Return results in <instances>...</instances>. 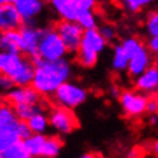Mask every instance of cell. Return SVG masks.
<instances>
[{"label": "cell", "mask_w": 158, "mask_h": 158, "mask_svg": "<svg viewBox=\"0 0 158 158\" xmlns=\"http://www.w3.org/2000/svg\"><path fill=\"white\" fill-rule=\"evenodd\" d=\"M148 98L141 91L126 90L119 94V103L127 117H141L148 109Z\"/></svg>", "instance_id": "7"}, {"label": "cell", "mask_w": 158, "mask_h": 158, "mask_svg": "<svg viewBox=\"0 0 158 158\" xmlns=\"http://www.w3.org/2000/svg\"><path fill=\"white\" fill-rule=\"evenodd\" d=\"M79 158H97L95 154H91V153H87V154H83V156H81Z\"/></svg>", "instance_id": "35"}, {"label": "cell", "mask_w": 158, "mask_h": 158, "mask_svg": "<svg viewBox=\"0 0 158 158\" xmlns=\"http://www.w3.org/2000/svg\"><path fill=\"white\" fill-rule=\"evenodd\" d=\"M54 101L58 106L67 109H75L79 105H82L87 99V91L86 89L81 87L73 82H64L56 89L54 94Z\"/></svg>", "instance_id": "5"}, {"label": "cell", "mask_w": 158, "mask_h": 158, "mask_svg": "<svg viewBox=\"0 0 158 158\" xmlns=\"http://www.w3.org/2000/svg\"><path fill=\"white\" fill-rule=\"evenodd\" d=\"M23 26H24V20L14 3L0 4V32L18 31L22 30Z\"/></svg>", "instance_id": "10"}, {"label": "cell", "mask_w": 158, "mask_h": 158, "mask_svg": "<svg viewBox=\"0 0 158 158\" xmlns=\"http://www.w3.org/2000/svg\"><path fill=\"white\" fill-rule=\"evenodd\" d=\"M135 89L143 94L158 93V66H150L143 74L135 78Z\"/></svg>", "instance_id": "14"}, {"label": "cell", "mask_w": 158, "mask_h": 158, "mask_svg": "<svg viewBox=\"0 0 158 158\" xmlns=\"http://www.w3.org/2000/svg\"><path fill=\"white\" fill-rule=\"evenodd\" d=\"M3 3H15V0H2Z\"/></svg>", "instance_id": "36"}, {"label": "cell", "mask_w": 158, "mask_h": 158, "mask_svg": "<svg viewBox=\"0 0 158 158\" xmlns=\"http://www.w3.org/2000/svg\"><path fill=\"white\" fill-rule=\"evenodd\" d=\"M95 6H97V0H78L77 3V8L79 12H82V11H93Z\"/></svg>", "instance_id": "30"}, {"label": "cell", "mask_w": 158, "mask_h": 158, "mask_svg": "<svg viewBox=\"0 0 158 158\" xmlns=\"http://www.w3.org/2000/svg\"><path fill=\"white\" fill-rule=\"evenodd\" d=\"M0 74L11 77L16 86H30L34 79L35 64L31 58L22 54L0 51Z\"/></svg>", "instance_id": "2"}, {"label": "cell", "mask_w": 158, "mask_h": 158, "mask_svg": "<svg viewBox=\"0 0 158 158\" xmlns=\"http://www.w3.org/2000/svg\"><path fill=\"white\" fill-rule=\"evenodd\" d=\"M55 30L58 31L59 36L62 38L67 51L69 52H77L79 50L82 36H83L85 32V30L79 26V23L71 20H63L62 19L59 23H56Z\"/></svg>", "instance_id": "6"}, {"label": "cell", "mask_w": 158, "mask_h": 158, "mask_svg": "<svg viewBox=\"0 0 158 158\" xmlns=\"http://www.w3.org/2000/svg\"><path fill=\"white\" fill-rule=\"evenodd\" d=\"M152 150H153V153L156 154V156H158V141H156L153 143V146H152Z\"/></svg>", "instance_id": "34"}, {"label": "cell", "mask_w": 158, "mask_h": 158, "mask_svg": "<svg viewBox=\"0 0 158 158\" xmlns=\"http://www.w3.org/2000/svg\"><path fill=\"white\" fill-rule=\"evenodd\" d=\"M123 7L130 12H138V11L146 8L148 6L153 4L156 0H121Z\"/></svg>", "instance_id": "26"}, {"label": "cell", "mask_w": 158, "mask_h": 158, "mask_svg": "<svg viewBox=\"0 0 158 158\" xmlns=\"http://www.w3.org/2000/svg\"><path fill=\"white\" fill-rule=\"evenodd\" d=\"M69 52L55 28H43L39 42V56L46 60H58L66 56Z\"/></svg>", "instance_id": "4"}, {"label": "cell", "mask_w": 158, "mask_h": 158, "mask_svg": "<svg viewBox=\"0 0 158 158\" xmlns=\"http://www.w3.org/2000/svg\"><path fill=\"white\" fill-rule=\"evenodd\" d=\"M157 106H158V98H152V99L148 101V109L146 111L149 114H156L157 113Z\"/></svg>", "instance_id": "33"}, {"label": "cell", "mask_w": 158, "mask_h": 158, "mask_svg": "<svg viewBox=\"0 0 158 158\" xmlns=\"http://www.w3.org/2000/svg\"><path fill=\"white\" fill-rule=\"evenodd\" d=\"M3 158H34L27 152V149L23 145V141L12 145L11 148L6 149L3 152Z\"/></svg>", "instance_id": "24"}, {"label": "cell", "mask_w": 158, "mask_h": 158, "mask_svg": "<svg viewBox=\"0 0 158 158\" xmlns=\"http://www.w3.org/2000/svg\"><path fill=\"white\" fill-rule=\"evenodd\" d=\"M20 141L22 139H20V137H19L16 129H2L0 130V150H3V152Z\"/></svg>", "instance_id": "23"}, {"label": "cell", "mask_w": 158, "mask_h": 158, "mask_svg": "<svg viewBox=\"0 0 158 158\" xmlns=\"http://www.w3.org/2000/svg\"><path fill=\"white\" fill-rule=\"evenodd\" d=\"M0 4H3V2H2V0H0Z\"/></svg>", "instance_id": "40"}, {"label": "cell", "mask_w": 158, "mask_h": 158, "mask_svg": "<svg viewBox=\"0 0 158 158\" xmlns=\"http://www.w3.org/2000/svg\"><path fill=\"white\" fill-rule=\"evenodd\" d=\"M16 131L19 134V137H20V139L22 141H24L27 139L28 137L32 135V130L30 129V126L28 123H27V121H22V119H19L18 122V126H16Z\"/></svg>", "instance_id": "28"}, {"label": "cell", "mask_w": 158, "mask_h": 158, "mask_svg": "<svg viewBox=\"0 0 158 158\" xmlns=\"http://www.w3.org/2000/svg\"><path fill=\"white\" fill-rule=\"evenodd\" d=\"M40 94L35 90L32 86H18L15 89H11L8 93V102L11 105L19 103H39Z\"/></svg>", "instance_id": "13"}, {"label": "cell", "mask_w": 158, "mask_h": 158, "mask_svg": "<svg viewBox=\"0 0 158 158\" xmlns=\"http://www.w3.org/2000/svg\"><path fill=\"white\" fill-rule=\"evenodd\" d=\"M14 110L16 113V117L22 121H28L31 117H34L36 113L40 111V106L39 103H19V105H12Z\"/></svg>", "instance_id": "21"}, {"label": "cell", "mask_w": 158, "mask_h": 158, "mask_svg": "<svg viewBox=\"0 0 158 158\" xmlns=\"http://www.w3.org/2000/svg\"><path fill=\"white\" fill-rule=\"evenodd\" d=\"M27 123H28L30 129L32 130L34 134H43L47 130V127H48L50 119L42 111H39L35 114L34 117H31L30 119L27 121Z\"/></svg>", "instance_id": "22"}, {"label": "cell", "mask_w": 158, "mask_h": 158, "mask_svg": "<svg viewBox=\"0 0 158 158\" xmlns=\"http://www.w3.org/2000/svg\"><path fill=\"white\" fill-rule=\"evenodd\" d=\"M15 7L22 15L24 24L34 26L35 18L42 14L44 4L42 0H15Z\"/></svg>", "instance_id": "12"}, {"label": "cell", "mask_w": 158, "mask_h": 158, "mask_svg": "<svg viewBox=\"0 0 158 158\" xmlns=\"http://www.w3.org/2000/svg\"><path fill=\"white\" fill-rule=\"evenodd\" d=\"M14 86H15V82L12 81V78L6 74H0V89L11 90V89H14Z\"/></svg>", "instance_id": "31"}, {"label": "cell", "mask_w": 158, "mask_h": 158, "mask_svg": "<svg viewBox=\"0 0 158 158\" xmlns=\"http://www.w3.org/2000/svg\"><path fill=\"white\" fill-rule=\"evenodd\" d=\"M156 114H157V115H158V106H157V113H156Z\"/></svg>", "instance_id": "39"}, {"label": "cell", "mask_w": 158, "mask_h": 158, "mask_svg": "<svg viewBox=\"0 0 158 158\" xmlns=\"http://www.w3.org/2000/svg\"><path fill=\"white\" fill-rule=\"evenodd\" d=\"M145 27L150 36H158V11H153L148 15Z\"/></svg>", "instance_id": "27"}, {"label": "cell", "mask_w": 158, "mask_h": 158, "mask_svg": "<svg viewBox=\"0 0 158 158\" xmlns=\"http://www.w3.org/2000/svg\"><path fill=\"white\" fill-rule=\"evenodd\" d=\"M44 141H46V137L43 135V134H32L31 137H28L27 139L23 141V145H24L27 152L32 157H40Z\"/></svg>", "instance_id": "19"}, {"label": "cell", "mask_w": 158, "mask_h": 158, "mask_svg": "<svg viewBox=\"0 0 158 158\" xmlns=\"http://www.w3.org/2000/svg\"><path fill=\"white\" fill-rule=\"evenodd\" d=\"M111 66L115 71H125L127 70L129 66V56L123 50L122 44L117 46L113 51V59H111Z\"/></svg>", "instance_id": "20"}, {"label": "cell", "mask_w": 158, "mask_h": 158, "mask_svg": "<svg viewBox=\"0 0 158 158\" xmlns=\"http://www.w3.org/2000/svg\"><path fill=\"white\" fill-rule=\"evenodd\" d=\"M152 66V56H150V51L146 46L141 47L137 52L129 56V66L127 73L131 78H138L141 74H143L149 67Z\"/></svg>", "instance_id": "11"}, {"label": "cell", "mask_w": 158, "mask_h": 158, "mask_svg": "<svg viewBox=\"0 0 158 158\" xmlns=\"http://www.w3.org/2000/svg\"><path fill=\"white\" fill-rule=\"evenodd\" d=\"M19 118L11 103H0V130L2 129H16Z\"/></svg>", "instance_id": "17"}, {"label": "cell", "mask_w": 158, "mask_h": 158, "mask_svg": "<svg viewBox=\"0 0 158 158\" xmlns=\"http://www.w3.org/2000/svg\"><path fill=\"white\" fill-rule=\"evenodd\" d=\"M77 22L83 30L97 28V18L93 14V11H82V12H79Z\"/></svg>", "instance_id": "25"}, {"label": "cell", "mask_w": 158, "mask_h": 158, "mask_svg": "<svg viewBox=\"0 0 158 158\" xmlns=\"http://www.w3.org/2000/svg\"><path fill=\"white\" fill-rule=\"evenodd\" d=\"M69 2H70V3H73V4H75V6H77V3H78V0H69Z\"/></svg>", "instance_id": "37"}, {"label": "cell", "mask_w": 158, "mask_h": 158, "mask_svg": "<svg viewBox=\"0 0 158 158\" xmlns=\"http://www.w3.org/2000/svg\"><path fill=\"white\" fill-rule=\"evenodd\" d=\"M48 119L50 125L60 134H70L74 130H77L79 126L78 118L73 113V110L62 107V106H56L51 111Z\"/></svg>", "instance_id": "8"}, {"label": "cell", "mask_w": 158, "mask_h": 158, "mask_svg": "<svg viewBox=\"0 0 158 158\" xmlns=\"http://www.w3.org/2000/svg\"><path fill=\"white\" fill-rule=\"evenodd\" d=\"M106 43L107 42L101 35L99 30L97 28L85 30L81 46H79V50L77 51L78 63L82 67H86V69L94 67L98 62V55L105 50Z\"/></svg>", "instance_id": "3"}, {"label": "cell", "mask_w": 158, "mask_h": 158, "mask_svg": "<svg viewBox=\"0 0 158 158\" xmlns=\"http://www.w3.org/2000/svg\"><path fill=\"white\" fill-rule=\"evenodd\" d=\"M148 48L150 52L158 55V36H150L148 42Z\"/></svg>", "instance_id": "32"}, {"label": "cell", "mask_w": 158, "mask_h": 158, "mask_svg": "<svg viewBox=\"0 0 158 158\" xmlns=\"http://www.w3.org/2000/svg\"><path fill=\"white\" fill-rule=\"evenodd\" d=\"M0 158H3V150H0Z\"/></svg>", "instance_id": "38"}, {"label": "cell", "mask_w": 158, "mask_h": 158, "mask_svg": "<svg viewBox=\"0 0 158 158\" xmlns=\"http://www.w3.org/2000/svg\"><path fill=\"white\" fill-rule=\"evenodd\" d=\"M43 28L24 24L20 30L22 34V54H26L31 60L39 58V42L42 38Z\"/></svg>", "instance_id": "9"}, {"label": "cell", "mask_w": 158, "mask_h": 158, "mask_svg": "<svg viewBox=\"0 0 158 158\" xmlns=\"http://www.w3.org/2000/svg\"><path fill=\"white\" fill-rule=\"evenodd\" d=\"M63 142L59 137H46V141L43 143L40 157L43 158H56L60 153Z\"/></svg>", "instance_id": "18"}, {"label": "cell", "mask_w": 158, "mask_h": 158, "mask_svg": "<svg viewBox=\"0 0 158 158\" xmlns=\"http://www.w3.org/2000/svg\"><path fill=\"white\" fill-rule=\"evenodd\" d=\"M0 51L10 54H22L20 30L0 32Z\"/></svg>", "instance_id": "15"}, {"label": "cell", "mask_w": 158, "mask_h": 158, "mask_svg": "<svg viewBox=\"0 0 158 158\" xmlns=\"http://www.w3.org/2000/svg\"><path fill=\"white\" fill-rule=\"evenodd\" d=\"M35 74L31 86L40 95H51L62 83L67 82L71 74V66L67 59L46 60L43 58L34 59Z\"/></svg>", "instance_id": "1"}, {"label": "cell", "mask_w": 158, "mask_h": 158, "mask_svg": "<svg viewBox=\"0 0 158 158\" xmlns=\"http://www.w3.org/2000/svg\"><path fill=\"white\" fill-rule=\"evenodd\" d=\"M99 32H101L102 36L105 38L106 42H111L117 36V31H115V28H114L111 24H103V26H101Z\"/></svg>", "instance_id": "29"}, {"label": "cell", "mask_w": 158, "mask_h": 158, "mask_svg": "<svg viewBox=\"0 0 158 158\" xmlns=\"http://www.w3.org/2000/svg\"><path fill=\"white\" fill-rule=\"evenodd\" d=\"M48 2L51 3V6L54 7V10L56 11L58 15L63 20L77 22L79 11L75 4L70 3L69 0H48Z\"/></svg>", "instance_id": "16"}]
</instances>
